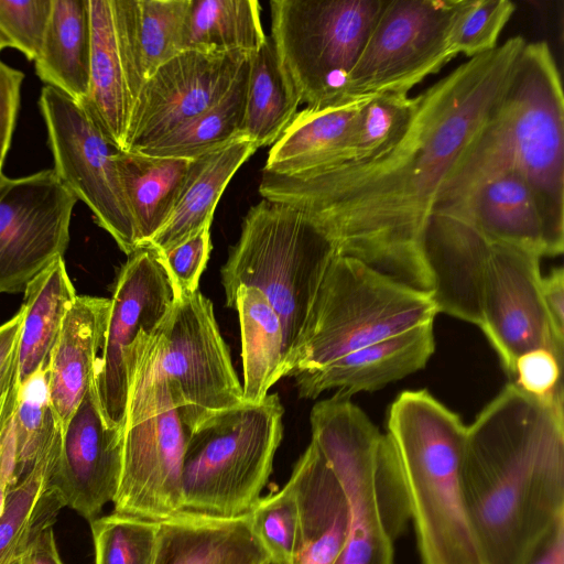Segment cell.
Segmentation results:
<instances>
[{
    "instance_id": "obj_29",
    "label": "cell",
    "mask_w": 564,
    "mask_h": 564,
    "mask_svg": "<svg viewBox=\"0 0 564 564\" xmlns=\"http://www.w3.org/2000/svg\"><path fill=\"white\" fill-rule=\"evenodd\" d=\"M23 323L18 341L19 384L48 364L66 313L77 294L59 257L24 290Z\"/></svg>"
},
{
    "instance_id": "obj_11",
    "label": "cell",
    "mask_w": 564,
    "mask_h": 564,
    "mask_svg": "<svg viewBox=\"0 0 564 564\" xmlns=\"http://www.w3.org/2000/svg\"><path fill=\"white\" fill-rule=\"evenodd\" d=\"M182 408L165 381L130 390L115 513L160 522L183 510V460L191 431Z\"/></svg>"
},
{
    "instance_id": "obj_42",
    "label": "cell",
    "mask_w": 564,
    "mask_h": 564,
    "mask_svg": "<svg viewBox=\"0 0 564 564\" xmlns=\"http://www.w3.org/2000/svg\"><path fill=\"white\" fill-rule=\"evenodd\" d=\"M210 251V225H206L170 250L159 252L176 296L199 290V279Z\"/></svg>"
},
{
    "instance_id": "obj_22",
    "label": "cell",
    "mask_w": 564,
    "mask_h": 564,
    "mask_svg": "<svg viewBox=\"0 0 564 564\" xmlns=\"http://www.w3.org/2000/svg\"><path fill=\"white\" fill-rule=\"evenodd\" d=\"M110 307L108 297L77 295L64 318L47 376L50 401L62 431L94 380Z\"/></svg>"
},
{
    "instance_id": "obj_23",
    "label": "cell",
    "mask_w": 564,
    "mask_h": 564,
    "mask_svg": "<svg viewBox=\"0 0 564 564\" xmlns=\"http://www.w3.org/2000/svg\"><path fill=\"white\" fill-rule=\"evenodd\" d=\"M249 513L236 518L188 511L158 522L152 564H268Z\"/></svg>"
},
{
    "instance_id": "obj_13",
    "label": "cell",
    "mask_w": 564,
    "mask_h": 564,
    "mask_svg": "<svg viewBox=\"0 0 564 564\" xmlns=\"http://www.w3.org/2000/svg\"><path fill=\"white\" fill-rule=\"evenodd\" d=\"M458 0H386L347 82L354 101L409 94L456 55L451 28Z\"/></svg>"
},
{
    "instance_id": "obj_31",
    "label": "cell",
    "mask_w": 564,
    "mask_h": 564,
    "mask_svg": "<svg viewBox=\"0 0 564 564\" xmlns=\"http://www.w3.org/2000/svg\"><path fill=\"white\" fill-rule=\"evenodd\" d=\"M62 433L51 449L7 495L0 518V564H15L34 538L52 527L64 507L57 495L46 489V476L61 448Z\"/></svg>"
},
{
    "instance_id": "obj_1",
    "label": "cell",
    "mask_w": 564,
    "mask_h": 564,
    "mask_svg": "<svg viewBox=\"0 0 564 564\" xmlns=\"http://www.w3.org/2000/svg\"><path fill=\"white\" fill-rule=\"evenodd\" d=\"M524 44L521 36L510 37L416 95L408 129L383 154L296 175L262 172L260 195L301 212L337 256L431 293L424 257L430 217L494 115Z\"/></svg>"
},
{
    "instance_id": "obj_26",
    "label": "cell",
    "mask_w": 564,
    "mask_h": 564,
    "mask_svg": "<svg viewBox=\"0 0 564 564\" xmlns=\"http://www.w3.org/2000/svg\"><path fill=\"white\" fill-rule=\"evenodd\" d=\"M257 150L249 139L241 135L194 159L175 208L148 245L165 252L210 225L228 183Z\"/></svg>"
},
{
    "instance_id": "obj_27",
    "label": "cell",
    "mask_w": 564,
    "mask_h": 564,
    "mask_svg": "<svg viewBox=\"0 0 564 564\" xmlns=\"http://www.w3.org/2000/svg\"><path fill=\"white\" fill-rule=\"evenodd\" d=\"M91 29L88 0H53L45 39L34 61L45 84L82 102L90 79Z\"/></svg>"
},
{
    "instance_id": "obj_17",
    "label": "cell",
    "mask_w": 564,
    "mask_h": 564,
    "mask_svg": "<svg viewBox=\"0 0 564 564\" xmlns=\"http://www.w3.org/2000/svg\"><path fill=\"white\" fill-rule=\"evenodd\" d=\"M249 57L187 50L160 66L141 88L127 151L154 142L219 104L247 70Z\"/></svg>"
},
{
    "instance_id": "obj_19",
    "label": "cell",
    "mask_w": 564,
    "mask_h": 564,
    "mask_svg": "<svg viewBox=\"0 0 564 564\" xmlns=\"http://www.w3.org/2000/svg\"><path fill=\"white\" fill-rule=\"evenodd\" d=\"M124 430L108 427L100 414L94 380L64 431L59 453L46 476V489L94 520L118 490Z\"/></svg>"
},
{
    "instance_id": "obj_51",
    "label": "cell",
    "mask_w": 564,
    "mask_h": 564,
    "mask_svg": "<svg viewBox=\"0 0 564 564\" xmlns=\"http://www.w3.org/2000/svg\"><path fill=\"white\" fill-rule=\"evenodd\" d=\"M6 47H10V43L3 35V33L0 31V52Z\"/></svg>"
},
{
    "instance_id": "obj_48",
    "label": "cell",
    "mask_w": 564,
    "mask_h": 564,
    "mask_svg": "<svg viewBox=\"0 0 564 564\" xmlns=\"http://www.w3.org/2000/svg\"><path fill=\"white\" fill-rule=\"evenodd\" d=\"M24 311L20 310L7 322L0 325V372L18 345Z\"/></svg>"
},
{
    "instance_id": "obj_38",
    "label": "cell",
    "mask_w": 564,
    "mask_h": 564,
    "mask_svg": "<svg viewBox=\"0 0 564 564\" xmlns=\"http://www.w3.org/2000/svg\"><path fill=\"white\" fill-rule=\"evenodd\" d=\"M95 564H152L158 522L112 513L90 521Z\"/></svg>"
},
{
    "instance_id": "obj_33",
    "label": "cell",
    "mask_w": 564,
    "mask_h": 564,
    "mask_svg": "<svg viewBox=\"0 0 564 564\" xmlns=\"http://www.w3.org/2000/svg\"><path fill=\"white\" fill-rule=\"evenodd\" d=\"M267 40L257 0H191L187 50L251 56Z\"/></svg>"
},
{
    "instance_id": "obj_30",
    "label": "cell",
    "mask_w": 564,
    "mask_h": 564,
    "mask_svg": "<svg viewBox=\"0 0 564 564\" xmlns=\"http://www.w3.org/2000/svg\"><path fill=\"white\" fill-rule=\"evenodd\" d=\"M234 308L241 335L242 400L256 404L285 376L282 324L268 299L256 288H239Z\"/></svg>"
},
{
    "instance_id": "obj_12",
    "label": "cell",
    "mask_w": 564,
    "mask_h": 564,
    "mask_svg": "<svg viewBox=\"0 0 564 564\" xmlns=\"http://www.w3.org/2000/svg\"><path fill=\"white\" fill-rule=\"evenodd\" d=\"M39 106L54 172L77 200L90 209L97 225L130 256L139 242L118 170L120 149L82 102L62 91L44 86Z\"/></svg>"
},
{
    "instance_id": "obj_20",
    "label": "cell",
    "mask_w": 564,
    "mask_h": 564,
    "mask_svg": "<svg viewBox=\"0 0 564 564\" xmlns=\"http://www.w3.org/2000/svg\"><path fill=\"white\" fill-rule=\"evenodd\" d=\"M433 322L352 350L332 362L294 377L301 399L323 392L350 399L372 392L424 368L434 352Z\"/></svg>"
},
{
    "instance_id": "obj_32",
    "label": "cell",
    "mask_w": 564,
    "mask_h": 564,
    "mask_svg": "<svg viewBox=\"0 0 564 564\" xmlns=\"http://www.w3.org/2000/svg\"><path fill=\"white\" fill-rule=\"evenodd\" d=\"M299 106L268 37L249 57L241 134L258 149L272 145L290 126Z\"/></svg>"
},
{
    "instance_id": "obj_49",
    "label": "cell",
    "mask_w": 564,
    "mask_h": 564,
    "mask_svg": "<svg viewBox=\"0 0 564 564\" xmlns=\"http://www.w3.org/2000/svg\"><path fill=\"white\" fill-rule=\"evenodd\" d=\"M19 373L18 370V345L9 357L6 366L0 372V409L3 403L7 391L13 378Z\"/></svg>"
},
{
    "instance_id": "obj_36",
    "label": "cell",
    "mask_w": 564,
    "mask_h": 564,
    "mask_svg": "<svg viewBox=\"0 0 564 564\" xmlns=\"http://www.w3.org/2000/svg\"><path fill=\"white\" fill-rule=\"evenodd\" d=\"M137 37L144 82L187 51L191 0H137Z\"/></svg>"
},
{
    "instance_id": "obj_14",
    "label": "cell",
    "mask_w": 564,
    "mask_h": 564,
    "mask_svg": "<svg viewBox=\"0 0 564 564\" xmlns=\"http://www.w3.org/2000/svg\"><path fill=\"white\" fill-rule=\"evenodd\" d=\"M176 299L161 256L152 246L128 256L117 275L94 386L100 414L111 429L124 430L134 369V348L144 333L155 332Z\"/></svg>"
},
{
    "instance_id": "obj_39",
    "label": "cell",
    "mask_w": 564,
    "mask_h": 564,
    "mask_svg": "<svg viewBox=\"0 0 564 564\" xmlns=\"http://www.w3.org/2000/svg\"><path fill=\"white\" fill-rule=\"evenodd\" d=\"M514 11L510 0H458L451 28L456 55L470 58L495 50Z\"/></svg>"
},
{
    "instance_id": "obj_45",
    "label": "cell",
    "mask_w": 564,
    "mask_h": 564,
    "mask_svg": "<svg viewBox=\"0 0 564 564\" xmlns=\"http://www.w3.org/2000/svg\"><path fill=\"white\" fill-rule=\"evenodd\" d=\"M542 301L555 337L564 343V271L553 269L541 280Z\"/></svg>"
},
{
    "instance_id": "obj_5",
    "label": "cell",
    "mask_w": 564,
    "mask_h": 564,
    "mask_svg": "<svg viewBox=\"0 0 564 564\" xmlns=\"http://www.w3.org/2000/svg\"><path fill=\"white\" fill-rule=\"evenodd\" d=\"M312 441L347 500L346 535L334 564H394V542L410 520L406 492L392 442L350 399L315 403Z\"/></svg>"
},
{
    "instance_id": "obj_2",
    "label": "cell",
    "mask_w": 564,
    "mask_h": 564,
    "mask_svg": "<svg viewBox=\"0 0 564 564\" xmlns=\"http://www.w3.org/2000/svg\"><path fill=\"white\" fill-rule=\"evenodd\" d=\"M563 401L510 382L467 426L463 491L482 564H521L564 516Z\"/></svg>"
},
{
    "instance_id": "obj_43",
    "label": "cell",
    "mask_w": 564,
    "mask_h": 564,
    "mask_svg": "<svg viewBox=\"0 0 564 564\" xmlns=\"http://www.w3.org/2000/svg\"><path fill=\"white\" fill-rule=\"evenodd\" d=\"M562 367L563 361L552 351L533 349L517 359L513 382L540 400H552L563 395Z\"/></svg>"
},
{
    "instance_id": "obj_44",
    "label": "cell",
    "mask_w": 564,
    "mask_h": 564,
    "mask_svg": "<svg viewBox=\"0 0 564 564\" xmlns=\"http://www.w3.org/2000/svg\"><path fill=\"white\" fill-rule=\"evenodd\" d=\"M24 74L0 59V177L10 149Z\"/></svg>"
},
{
    "instance_id": "obj_24",
    "label": "cell",
    "mask_w": 564,
    "mask_h": 564,
    "mask_svg": "<svg viewBox=\"0 0 564 564\" xmlns=\"http://www.w3.org/2000/svg\"><path fill=\"white\" fill-rule=\"evenodd\" d=\"M435 210L457 213L495 240L540 257L547 256L545 229L535 197L516 169L490 175Z\"/></svg>"
},
{
    "instance_id": "obj_15",
    "label": "cell",
    "mask_w": 564,
    "mask_h": 564,
    "mask_svg": "<svg viewBox=\"0 0 564 564\" xmlns=\"http://www.w3.org/2000/svg\"><path fill=\"white\" fill-rule=\"evenodd\" d=\"M76 203L53 169L0 177V294L24 292L64 257Z\"/></svg>"
},
{
    "instance_id": "obj_8",
    "label": "cell",
    "mask_w": 564,
    "mask_h": 564,
    "mask_svg": "<svg viewBox=\"0 0 564 564\" xmlns=\"http://www.w3.org/2000/svg\"><path fill=\"white\" fill-rule=\"evenodd\" d=\"M283 414L280 397L272 393L219 412L192 431L183 460V510L219 518L249 513L271 475Z\"/></svg>"
},
{
    "instance_id": "obj_47",
    "label": "cell",
    "mask_w": 564,
    "mask_h": 564,
    "mask_svg": "<svg viewBox=\"0 0 564 564\" xmlns=\"http://www.w3.org/2000/svg\"><path fill=\"white\" fill-rule=\"evenodd\" d=\"M28 553L30 564H63L52 527L44 529L34 538Z\"/></svg>"
},
{
    "instance_id": "obj_40",
    "label": "cell",
    "mask_w": 564,
    "mask_h": 564,
    "mask_svg": "<svg viewBox=\"0 0 564 564\" xmlns=\"http://www.w3.org/2000/svg\"><path fill=\"white\" fill-rule=\"evenodd\" d=\"M249 518L271 562L291 563L299 538V506L291 481L275 494L260 498Z\"/></svg>"
},
{
    "instance_id": "obj_4",
    "label": "cell",
    "mask_w": 564,
    "mask_h": 564,
    "mask_svg": "<svg viewBox=\"0 0 564 564\" xmlns=\"http://www.w3.org/2000/svg\"><path fill=\"white\" fill-rule=\"evenodd\" d=\"M387 434L422 564H482L463 491L467 426L427 390H405L390 405Z\"/></svg>"
},
{
    "instance_id": "obj_25",
    "label": "cell",
    "mask_w": 564,
    "mask_h": 564,
    "mask_svg": "<svg viewBox=\"0 0 564 564\" xmlns=\"http://www.w3.org/2000/svg\"><path fill=\"white\" fill-rule=\"evenodd\" d=\"M368 98L299 111L272 144L262 172L296 175L348 162L360 109Z\"/></svg>"
},
{
    "instance_id": "obj_10",
    "label": "cell",
    "mask_w": 564,
    "mask_h": 564,
    "mask_svg": "<svg viewBox=\"0 0 564 564\" xmlns=\"http://www.w3.org/2000/svg\"><path fill=\"white\" fill-rule=\"evenodd\" d=\"M386 0H272L271 42L300 104L348 101L346 88Z\"/></svg>"
},
{
    "instance_id": "obj_28",
    "label": "cell",
    "mask_w": 564,
    "mask_h": 564,
    "mask_svg": "<svg viewBox=\"0 0 564 564\" xmlns=\"http://www.w3.org/2000/svg\"><path fill=\"white\" fill-rule=\"evenodd\" d=\"M118 170L133 218L139 247L148 245L169 220L193 160L121 151Z\"/></svg>"
},
{
    "instance_id": "obj_50",
    "label": "cell",
    "mask_w": 564,
    "mask_h": 564,
    "mask_svg": "<svg viewBox=\"0 0 564 564\" xmlns=\"http://www.w3.org/2000/svg\"><path fill=\"white\" fill-rule=\"evenodd\" d=\"M9 488H10V486H8L7 484L0 482V518L4 511Z\"/></svg>"
},
{
    "instance_id": "obj_7",
    "label": "cell",
    "mask_w": 564,
    "mask_h": 564,
    "mask_svg": "<svg viewBox=\"0 0 564 564\" xmlns=\"http://www.w3.org/2000/svg\"><path fill=\"white\" fill-rule=\"evenodd\" d=\"M430 292L398 282L365 263L336 256L285 377L321 368L364 346L434 321Z\"/></svg>"
},
{
    "instance_id": "obj_35",
    "label": "cell",
    "mask_w": 564,
    "mask_h": 564,
    "mask_svg": "<svg viewBox=\"0 0 564 564\" xmlns=\"http://www.w3.org/2000/svg\"><path fill=\"white\" fill-rule=\"evenodd\" d=\"M47 376L48 364L19 384L13 415L17 482L51 449L62 433L50 401Z\"/></svg>"
},
{
    "instance_id": "obj_21",
    "label": "cell",
    "mask_w": 564,
    "mask_h": 564,
    "mask_svg": "<svg viewBox=\"0 0 564 564\" xmlns=\"http://www.w3.org/2000/svg\"><path fill=\"white\" fill-rule=\"evenodd\" d=\"M289 480L299 506L297 544L289 564H334L346 535L347 500L337 477L312 440Z\"/></svg>"
},
{
    "instance_id": "obj_9",
    "label": "cell",
    "mask_w": 564,
    "mask_h": 564,
    "mask_svg": "<svg viewBox=\"0 0 564 564\" xmlns=\"http://www.w3.org/2000/svg\"><path fill=\"white\" fill-rule=\"evenodd\" d=\"M155 380L165 381L181 398L180 411L191 432L243 403L213 303L199 290L176 296L161 326L137 344L130 390Z\"/></svg>"
},
{
    "instance_id": "obj_6",
    "label": "cell",
    "mask_w": 564,
    "mask_h": 564,
    "mask_svg": "<svg viewBox=\"0 0 564 564\" xmlns=\"http://www.w3.org/2000/svg\"><path fill=\"white\" fill-rule=\"evenodd\" d=\"M336 256L329 239L301 212L262 198L246 214L221 268L226 306L235 307L239 288L258 289L281 319L286 366Z\"/></svg>"
},
{
    "instance_id": "obj_3",
    "label": "cell",
    "mask_w": 564,
    "mask_h": 564,
    "mask_svg": "<svg viewBox=\"0 0 564 564\" xmlns=\"http://www.w3.org/2000/svg\"><path fill=\"white\" fill-rule=\"evenodd\" d=\"M516 169L535 197L547 256L564 250V97L545 42L524 44L494 115L445 183L446 204L506 169Z\"/></svg>"
},
{
    "instance_id": "obj_34",
    "label": "cell",
    "mask_w": 564,
    "mask_h": 564,
    "mask_svg": "<svg viewBox=\"0 0 564 564\" xmlns=\"http://www.w3.org/2000/svg\"><path fill=\"white\" fill-rule=\"evenodd\" d=\"M247 76L248 68L219 104L154 142L132 151L151 156L194 160L241 137Z\"/></svg>"
},
{
    "instance_id": "obj_37",
    "label": "cell",
    "mask_w": 564,
    "mask_h": 564,
    "mask_svg": "<svg viewBox=\"0 0 564 564\" xmlns=\"http://www.w3.org/2000/svg\"><path fill=\"white\" fill-rule=\"evenodd\" d=\"M415 104L416 97L409 94L369 97L360 109L348 162L370 161L392 148L408 129Z\"/></svg>"
},
{
    "instance_id": "obj_46",
    "label": "cell",
    "mask_w": 564,
    "mask_h": 564,
    "mask_svg": "<svg viewBox=\"0 0 564 564\" xmlns=\"http://www.w3.org/2000/svg\"><path fill=\"white\" fill-rule=\"evenodd\" d=\"M521 564H564V516L534 542Z\"/></svg>"
},
{
    "instance_id": "obj_52",
    "label": "cell",
    "mask_w": 564,
    "mask_h": 564,
    "mask_svg": "<svg viewBox=\"0 0 564 564\" xmlns=\"http://www.w3.org/2000/svg\"><path fill=\"white\" fill-rule=\"evenodd\" d=\"M29 550V549H28ZM15 564H30V560H29V553L28 551L25 552V554L23 556H21L19 558V561L15 563Z\"/></svg>"
},
{
    "instance_id": "obj_16",
    "label": "cell",
    "mask_w": 564,
    "mask_h": 564,
    "mask_svg": "<svg viewBox=\"0 0 564 564\" xmlns=\"http://www.w3.org/2000/svg\"><path fill=\"white\" fill-rule=\"evenodd\" d=\"M541 257L491 238L481 282L479 328L513 379L517 359L544 348L563 361L541 295Z\"/></svg>"
},
{
    "instance_id": "obj_41",
    "label": "cell",
    "mask_w": 564,
    "mask_h": 564,
    "mask_svg": "<svg viewBox=\"0 0 564 564\" xmlns=\"http://www.w3.org/2000/svg\"><path fill=\"white\" fill-rule=\"evenodd\" d=\"M52 6L53 0H0V31L29 61L40 54Z\"/></svg>"
},
{
    "instance_id": "obj_18",
    "label": "cell",
    "mask_w": 564,
    "mask_h": 564,
    "mask_svg": "<svg viewBox=\"0 0 564 564\" xmlns=\"http://www.w3.org/2000/svg\"><path fill=\"white\" fill-rule=\"evenodd\" d=\"M90 79L82 104L121 151L144 84L137 37V0H88Z\"/></svg>"
}]
</instances>
